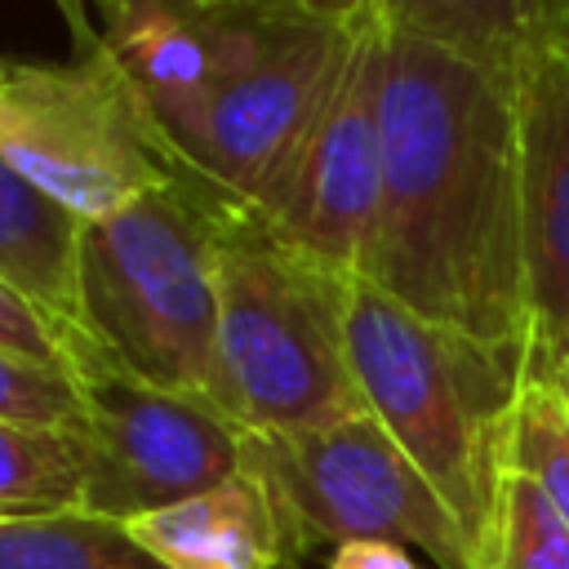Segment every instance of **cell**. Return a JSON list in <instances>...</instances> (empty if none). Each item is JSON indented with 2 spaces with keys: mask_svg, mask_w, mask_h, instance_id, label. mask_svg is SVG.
Returning <instances> with one entry per match:
<instances>
[{
  "mask_svg": "<svg viewBox=\"0 0 569 569\" xmlns=\"http://www.w3.org/2000/svg\"><path fill=\"white\" fill-rule=\"evenodd\" d=\"M360 280L529 360L516 93L396 31L382 44V204Z\"/></svg>",
  "mask_w": 569,
  "mask_h": 569,
  "instance_id": "1",
  "label": "cell"
},
{
  "mask_svg": "<svg viewBox=\"0 0 569 569\" xmlns=\"http://www.w3.org/2000/svg\"><path fill=\"white\" fill-rule=\"evenodd\" d=\"M351 36L356 27L307 13L178 4L107 18L102 40L182 160L236 204H258L325 102Z\"/></svg>",
  "mask_w": 569,
  "mask_h": 569,
  "instance_id": "2",
  "label": "cell"
},
{
  "mask_svg": "<svg viewBox=\"0 0 569 569\" xmlns=\"http://www.w3.org/2000/svg\"><path fill=\"white\" fill-rule=\"evenodd\" d=\"M351 280L289 244L258 209L227 213L209 400L240 431H316L369 413L347 356Z\"/></svg>",
  "mask_w": 569,
  "mask_h": 569,
  "instance_id": "3",
  "label": "cell"
},
{
  "mask_svg": "<svg viewBox=\"0 0 569 569\" xmlns=\"http://www.w3.org/2000/svg\"><path fill=\"white\" fill-rule=\"evenodd\" d=\"M347 356L365 409L436 485L476 551L507 476L525 365L409 311L360 276L347 293Z\"/></svg>",
  "mask_w": 569,
  "mask_h": 569,
  "instance_id": "4",
  "label": "cell"
},
{
  "mask_svg": "<svg viewBox=\"0 0 569 569\" xmlns=\"http://www.w3.org/2000/svg\"><path fill=\"white\" fill-rule=\"evenodd\" d=\"M236 209L209 182H173L84 227L80 333L124 373L204 396L218 342V244Z\"/></svg>",
  "mask_w": 569,
  "mask_h": 569,
  "instance_id": "5",
  "label": "cell"
},
{
  "mask_svg": "<svg viewBox=\"0 0 569 569\" xmlns=\"http://www.w3.org/2000/svg\"><path fill=\"white\" fill-rule=\"evenodd\" d=\"M0 156L84 222L204 182L107 40L80 62H0Z\"/></svg>",
  "mask_w": 569,
  "mask_h": 569,
  "instance_id": "6",
  "label": "cell"
},
{
  "mask_svg": "<svg viewBox=\"0 0 569 569\" xmlns=\"http://www.w3.org/2000/svg\"><path fill=\"white\" fill-rule=\"evenodd\" d=\"M244 471L271 493L293 560L316 547L400 542L427 551L436 569L476 565L449 502L373 413L316 431H244Z\"/></svg>",
  "mask_w": 569,
  "mask_h": 569,
  "instance_id": "7",
  "label": "cell"
},
{
  "mask_svg": "<svg viewBox=\"0 0 569 569\" xmlns=\"http://www.w3.org/2000/svg\"><path fill=\"white\" fill-rule=\"evenodd\" d=\"M67 356L84 409L89 516L124 525L244 471V431L213 400L124 373L80 329H67Z\"/></svg>",
  "mask_w": 569,
  "mask_h": 569,
  "instance_id": "8",
  "label": "cell"
},
{
  "mask_svg": "<svg viewBox=\"0 0 569 569\" xmlns=\"http://www.w3.org/2000/svg\"><path fill=\"white\" fill-rule=\"evenodd\" d=\"M382 44L387 22L356 27L342 67L284 160L271 191L249 204L289 244L342 276H365L382 204Z\"/></svg>",
  "mask_w": 569,
  "mask_h": 569,
  "instance_id": "9",
  "label": "cell"
},
{
  "mask_svg": "<svg viewBox=\"0 0 569 569\" xmlns=\"http://www.w3.org/2000/svg\"><path fill=\"white\" fill-rule=\"evenodd\" d=\"M511 93L529 267L525 382H547L569 351V44L529 58L516 71Z\"/></svg>",
  "mask_w": 569,
  "mask_h": 569,
  "instance_id": "10",
  "label": "cell"
},
{
  "mask_svg": "<svg viewBox=\"0 0 569 569\" xmlns=\"http://www.w3.org/2000/svg\"><path fill=\"white\" fill-rule=\"evenodd\" d=\"M147 556L164 569H289V538L271 493L249 476H231L173 507L124 520Z\"/></svg>",
  "mask_w": 569,
  "mask_h": 569,
  "instance_id": "11",
  "label": "cell"
},
{
  "mask_svg": "<svg viewBox=\"0 0 569 569\" xmlns=\"http://www.w3.org/2000/svg\"><path fill=\"white\" fill-rule=\"evenodd\" d=\"M382 22L507 84L529 58L569 44V0H387Z\"/></svg>",
  "mask_w": 569,
  "mask_h": 569,
  "instance_id": "12",
  "label": "cell"
},
{
  "mask_svg": "<svg viewBox=\"0 0 569 569\" xmlns=\"http://www.w3.org/2000/svg\"><path fill=\"white\" fill-rule=\"evenodd\" d=\"M84 227L80 213L0 156V280L67 329L80 325Z\"/></svg>",
  "mask_w": 569,
  "mask_h": 569,
  "instance_id": "13",
  "label": "cell"
},
{
  "mask_svg": "<svg viewBox=\"0 0 569 569\" xmlns=\"http://www.w3.org/2000/svg\"><path fill=\"white\" fill-rule=\"evenodd\" d=\"M89 449L80 427L0 418V520L84 511Z\"/></svg>",
  "mask_w": 569,
  "mask_h": 569,
  "instance_id": "14",
  "label": "cell"
},
{
  "mask_svg": "<svg viewBox=\"0 0 569 569\" xmlns=\"http://www.w3.org/2000/svg\"><path fill=\"white\" fill-rule=\"evenodd\" d=\"M0 569H164L138 538L107 516L67 511L0 520Z\"/></svg>",
  "mask_w": 569,
  "mask_h": 569,
  "instance_id": "15",
  "label": "cell"
},
{
  "mask_svg": "<svg viewBox=\"0 0 569 569\" xmlns=\"http://www.w3.org/2000/svg\"><path fill=\"white\" fill-rule=\"evenodd\" d=\"M476 569H569V525L516 471L502 476L493 516L476 542Z\"/></svg>",
  "mask_w": 569,
  "mask_h": 569,
  "instance_id": "16",
  "label": "cell"
},
{
  "mask_svg": "<svg viewBox=\"0 0 569 569\" xmlns=\"http://www.w3.org/2000/svg\"><path fill=\"white\" fill-rule=\"evenodd\" d=\"M507 471L525 476L569 525V400L556 387H520L507 431Z\"/></svg>",
  "mask_w": 569,
  "mask_h": 569,
  "instance_id": "17",
  "label": "cell"
},
{
  "mask_svg": "<svg viewBox=\"0 0 569 569\" xmlns=\"http://www.w3.org/2000/svg\"><path fill=\"white\" fill-rule=\"evenodd\" d=\"M0 418L49 422V427H80L84 409H80L76 378L0 351Z\"/></svg>",
  "mask_w": 569,
  "mask_h": 569,
  "instance_id": "18",
  "label": "cell"
},
{
  "mask_svg": "<svg viewBox=\"0 0 569 569\" xmlns=\"http://www.w3.org/2000/svg\"><path fill=\"white\" fill-rule=\"evenodd\" d=\"M0 351L22 356L31 365L71 373V356H67V325L49 320L31 298H22L13 284L0 280Z\"/></svg>",
  "mask_w": 569,
  "mask_h": 569,
  "instance_id": "19",
  "label": "cell"
},
{
  "mask_svg": "<svg viewBox=\"0 0 569 569\" xmlns=\"http://www.w3.org/2000/svg\"><path fill=\"white\" fill-rule=\"evenodd\" d=\"M191 4H253V9H280V13H307L338 27H360L369 18H382L387 0H191Z\"/></svg>",
  "mask_w": 569,
  "mask_h": 569,
  "instance_id": "20",
  "label": "cell"
},
{
  "mask_svg": "<svg viewBox=\"0 0 569 569\" xmlns=\"http://www.w3.org/2000/svg\"><path fill=\"white\" fill-rule=\"evenodd\" d=\"M325 569H418V560L400 542H342L329 551Z\"/></svg>",
  "mask_w": 569,
  "mask_h": 569,
  "instance_id": "21",
  "label": "cell"
},
{
  "mask_svg": "<svg viewBox=\"0 0 569 569\" xmlns=\"http://www.w3.org/2000/svg\"><path fill=\"white\" fill-rule=\"evenodd\" d=\"M102 4H107V18H124V13H142V9H178L191 0H102Z\"/></svg>",
  "mask_w": 569,
  "mask_h": 569,
  "instance_id": "22",
  "label": "cell"
},
{
  "mask_svg": "<svg viewBox=\"0 0 569 569\" xmlns=\"http://www.w3.org/2000/svg\"><path fill=\"white\" fill-rule=\"evenodd\" d=\"M547 387H556V391H560V396L569 400V351H565V356H560V365L551 369V378H547Z\"/></svg>",
  "mask_w": 569,
  "mask_h": 569,
  "instance_id": "23",
  "label": "cell"
},
{
  "mask_svg": "<svg viewBox=\"0 0 569 569\" xmlns=\"http://www.w3.org/2000/svg\"><path fill=\"white\" fill-rule=\"evenodd\" d=\"M62 9L76 18V27H84V22H80V0H62Z\"/></svg>",
  "mask_w": 569,
  "mask_h": 569,
  "instance_id": "24",
  "label": "cell"
}]
</instances>
